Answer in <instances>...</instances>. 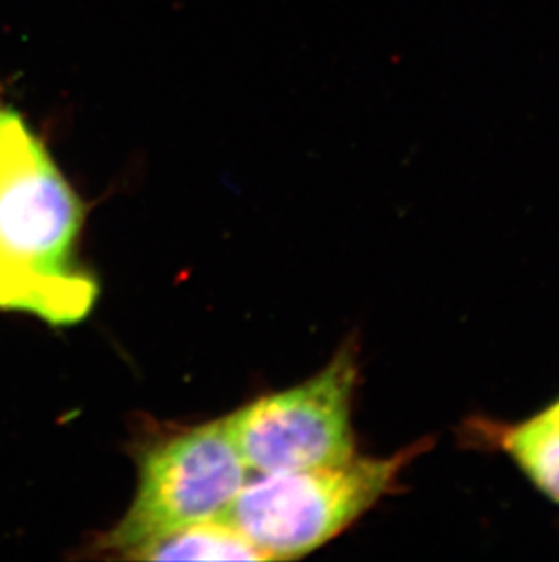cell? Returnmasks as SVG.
Instances as JSON below:
<instances>
[{"label": "cell", "mask_w": 559, "mask_h": 562, "mask_svg": "<svg viewBox=\"0 0 559 562\" xmlns=\"http://www.w3.org/2000/svg\"><path fill=\"white\" fill-rule=\"evenodd\" d=\"M84 204L16 113L0 117V308L79 323L99 286L79 257Z\"/></svg>", "instance_id": "obj_1"}, {"label": "cell", "mask_w": 559, "mask_h": 562, "mask_svg": "<svg viewBox=\"0 0 559 562\" xmlns=\"http://www.w3.org/2000/svg\"><path fill=\"white\" fill-rule=\"evenodd\" d=\"M433 446L420 439L391 456L356 453L334 467L251 475L223 519L265 561L306 558L396 494L407 468Z\"/></svg>", "instance_id": "obj_2"}, {"label": "cell", "mask_w": 559, "mask_h": 562, "mask_svg": "<svg viewBox=\"0 0 559 562\" xmlns=\"http://www.w3.org/2000/svg\"><path fill=\"white\" fill-rule=\"evenodd\" d=\"M137 464V492L129 508L95 544L115 558L184 526L223 519L251 477L226 417L144 446Z\"/></svg>", "instance_id": "obj_3"}, {"label": "cell", "mask_w": 559, "mask_h": 562, "mask_svg": "<svg viewBox=\"0 0 559 562\" xmlns=\"http://www.w3.org/2000/svg\"><path fill=\"white\" fill-rule=\"evenodd\" d=\"M358 346L345 345L311 379L254 398L226 415L251 475L334 467L353 459Z\"/></svg>", "instance_id": "obj_4"}, {"label": "cell", "mask_w": 559, "mask_h": 562, "mask_svg": "<svg viewBox=\"0 0 559 562\" xmlns=\"http://www.w3.org/2000/svg\"><path fill=\"white\" fill-rule=\"evenodd\" d=\"M459 445L511 462L525 483L559 509V393L522 419L469 415Z\"/></svg>", "instance_id": "obj_5"}, {"label": "cell", "mask_w": 559, "mask_h": 562, "mask_svg": "<svg viewBox=\"0 0 559 562\" xmlns=\"http://www.w3.org/2000/svg\"><path fill=\"white\" fill-rule=\"evenodd\" d=\"M129 561H265L264 555L227 520L184 526L133 548Z\"/></svg>", "instance_id": "obj_6"}, {"label": "cell", "mask_w": 559, "mask_h": 562, "mask_svg": "<svg viewBox=\"0 0 559 562\" xmlns=\"http://www.w3.org/2000/svg\"><path fill=\"white\" fill-rule=\"evenodd\" d=\"M5 112V108L0 106V117H2V113Z\"/></svg>", "instance_id": "obj_7"}]
</instances>
